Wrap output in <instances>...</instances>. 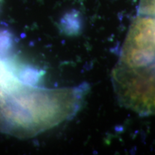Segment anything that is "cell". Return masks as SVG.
<instances>
[{
	"label": "cell",
	"mask_w": 155,
	"mask_h": 155,
	"mask_svg": "<svg viewBox=\"0 0 155 155\" xmlns=\"http://www.w3.org/2000/svg\"><path fill=\"white\" fill-rule=\"evenodd\" d=\"M83 86L45 88L25 83L12 99L5 133L28 138L70 119L81 107Z\"/></svg>",
	"instance_id": "6da1fadb"
},
{
	"label": "cell",
	"mask_w": 155,
	"mask_h": 155,
	"mask_svg": "<svg viewBox=\"0 0 155 155\" xmlns=\"http://www.w3.org/2000/svg\"><path fill=\"white\" fill-rule=\"evenodd\" d=\"M113 82L124 106L144 115L155 113V61L139 67L118 64Z\"/></svg>",
	"instance_id": "7a4b0ae2"
},
{
	"label": "cell",
	"mask_w": 155,
	"mask_h": 155,
	"mask_svg": "<svg viewBox=\"0 0 155 155\" xmlns=\"http://www.w3.org/2000/svg\"><path fill=\"white\" fill-rule=\"evenodd\" d=\"M155 61V16L141 15L134 22L118 64L139 67Z\"/></svg>",
	"instance_id": "3957f363"
},
{
	"label": "cell",
	"mask_w": 155,
	"mask_h": 155,
	"mask_svg": "<svg viewBox=\"0 0 155 155\" xmlns=\"http://www.w3.org/2000/svg\"><path fill=\"white\" fill-rule=\"evenodd\" d=\"M139 12L141 15L155 16V0H140Z\"/></svg>",
	"instance_id": "277c9868"
},
{
	"label": "cell",
	"mask_w": 155,
	"mask_h": 155,
	"mask_svg": "<svg viewBox=\"0 0 155 155\" xmlns=\"http://www.w3.org/2000/svg\"><path fill=\"white\" fill-rule=\"evenodd\" d=\"M8 104H9V103H8ZM3 112H4V111H3ZM2 114H3V113H2ZM1 117H2V116H1ZM0 119H1V118H0Z\"/></svg>",
	"instance_id": "5b68a950"
},
{
	"label": "cell",
	"mask_w": 155,
	"mask_h": 155,
	"mask_svg": "<svg viewBox=\"0 0 155 155\" xmlns=\"http://www.w3.org/2000/svg\"><path fill=\"white\" fill-rule=\"evenodd\" d=\"M2 1V0H0V2H1Z\"/></svg>",
	"instance_id": "8992f818"
}]
</instances>
